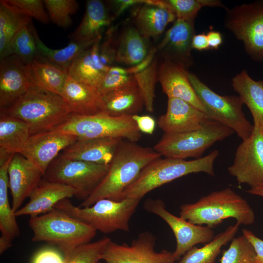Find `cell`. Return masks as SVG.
<instances>
[{"label": "cell", "mask_w": 263, "mask_h": 263, "mask_svg": "<svg viewBox=\"0 0 263 263\" xmlns=\"http://www.w3.org/2000/svg\"><path fill=\"white\" fill-rule=\"evenodd\" d=\"M161 156L153 149L122 139L106 176L94 192L79 207H89L102 199L116 201L122 200L123 191L134 182L142 169Z\"/></svg>", "instance_id": "obj_1"}, {"label": "cell", "mask_w": 263, "mask_h": 263, "mask_svg": "<svg viewBox=\"0 0 263 263\" xmlns=\"http://www.w3.org/2000/svg\"><path fill=\"white\" fill-rule=\"evenodd\" d=\"M180 217L197 225L213 228L227 218H234L239 225H250L255 214L247 202L227 188L213 191L197 202L180 207Z\"/></svg>", "instance_id": "obj_2"}, {"label": "cell", "mask_w": 263, "mask_h": 263, "mask_svg": "<svg viewBox=\"0 0 263 263\" xmlns=\"http://www.w3.org/2000/svg\"><path fill=\"white\" fill-rule=\"evenodd\" d=\"M0 112L25 121L31 135L55 130L65 123L71 114L61 95L34 85Z\"/></svg>", "instance_id": "obj_3"}, {"label": "cell", "mask_w": 263, "mask_h": 263, "mask_svg": "<svg viewBox=\"0 0 263 263\" xmlns=\"http://www.w3.org/2000/svg\"><path fill=\"white\" fill-rule=\"evenodd\" d=\"M219 152L191 160L161 157L153 160L141 170L136 179L123 191L122 199H142L154 189L189 174L204 172L214 176V163Z\"/></svg>", "instance_id": "obj_4"}, {"label": "cell", "mask_w": 263, "mask_h": 263, "mask_svg": "<svg viewBox=\"0 0 263 263\" xmlns=\"http://www.w3.org/2000/svg\"><path fill=\"white\" fill-rule=\"evenodd\" d=\"M32 241L56 246L66 255L75 247L89 242L96 230L90 225L56 208L29 220Z\"/></svg>", "instance_id": "obj_5"}, {"label": "cell", "mask_w": 263, "mask_h": 263, "mask_svg": "<svg viewBox=\"0 0 263 263\" xmlns=\"http://www.w3.org/2000/svg\"><path fill=\"white\" fill-rule=\"evenodd\" d=\"M141 200L127 198L116 201L102 199L91 206L80 207L65 199L55 207L90 225L96 231L109 234L116 230L129 231L130 220Z\"/></svg>", "instance_id": "obj_6"}, {"label": "cell", "mask_w": 263, "mask_h": 263, "mask_svg": "<svg viewBox=\"0 0 263 263\" xmlns=\"http://www.w3.org/2000/svg\"><path fill=\"white\" fill-rule=\"evenodd\" d=\"M234 133L228 127L208 119L198 129L179 133H164L153 149L165 157L198 159L216 142Z\"/></svg>", "instance_id": "obj_7"}, {"label": "cell", "mask_w": 263, "mask_h": 263, "mask_svg": "<svg viewBox=\"0 0 263 263\" xmlns=\"http://www.w3.org/2000/svg\"><path fill=\"white\" fill-rule=\"evenodd\" d=\"M53 131L78 139L114 137L136 142L141 137L132 116H114L102 112L87 115L71 114L65 123Z\"/></svg>", "instance_id": "obj_8"}, {"label": "cell", "mask_w": 263, "mask_h": 263, "mask_svg": "<svg viewBox=\"0 0 263 263\" xmlns=\"http://www.w3.org/2000/svg\"><path fill=\"white\" fill-rule=\"evenodd\" d=\"M188 78L203 104L208 119L217 121L232 130L242 140L250 136L252 125L243 111L244 103L238 95H221L210 89L195 74L188 72Z\"/></svg>", "instance_id": "obj_9"}, {"label": "cell", "mask_w": 263, "mask_h": 263, "mask_svg": "<svg viewBox=\"0 0 263 263\" xmlns=\"http://www.w3.org/2000/svg\"><path fill=\"white\" fill-rule=\"evenodd\" d=\"M109 166L72 160L60 155L50 165L43 178L74 188L76 191L75 197L84 201L101 183Z\"/></svg>", "instance_id": "obj_10"}, {"label": "cell", "mask_w": 263, "mask_h": 263, "mask_svg": "<svg viewBox=\"0 0 263 263\" xmlns=\"http://www.w3.org/2000/svg\"><path fill=\"white\" fill-rule=\"evenodd\" d=\"M225 26L242 41L246 53L256 62L263 61V0L226 8Z\"/></svg>", "instance_id": "obj_11"}, {"label": "cell", "mask_w": 263, "mask_h": 263, "mask_svg": "<svg viewBox=\"0 0 263 263\" xmlns=\"http://www.w3.org/2000/svg\"><path fill=\"white\" fill-rule=\"evenodd\" d=\"M144 209L162 219L170 227L175 237L176 246L173 252L175 261H178L188 251L198 244H207L214 237V232L207 226L192 224L169 212L160 199H147Z\"/></svg>", "instance_id": "obj_12"}, {"label": "cell", "mask_w": 263, "mask_h": 263, "mask_svg": "<svg viewBox=\"0 0 263 263\" xmlns=\"http://www.w3.org/2000/svg\"><path fill=\"white\" fill-rule=\"evenodd\" d=\"M156 238L149 231L139 234L130 244H119L111 240L101 257L106 263H174L173 252L155 250Z\"/></svg>", "instance_id": "obj_13"}, {"label": "cell", "mask_w": 263, "mask_h": 263, "mask_svg": "<svg viewBox=\"0 0 263 263\" xmlns=\"http://www.w3.org/2000/svg\"><path fill=\"white\" fill-rule=\"evenodd\" d=\"M242 141L227 171L239 184L263 186V132L254 127L250 136Z\"/></svg>", "instance_id": "obj_14"}, {"label": "cell", "mask_w": 263, "mask_h": 263, "mask_svg": "<svg viewBox=\"0 0 263 263\" xmlns=\"http://www.w3.org/2000/svg\"><path fill=\"white\" fill-rule=\"evenodd\" d=\"M74 135L51 131L31 135L20 153L37 167L43 176L59 152L78 139Z\"/></svg>", "instance_id": "obj_15"}, {"label": "cell", "mask_w": 263, "mask_h": 263, "mask_svg": "<svg viewBox=\"0 0 263 263\" xmlns=\"http://www.w3.org/2000/svg\"><path fill=\"white\" fill-rule=\"evenodd\" d=\"M9 188L12 196V207L15 212L43 178L40 169L20 153L12 156L8 168Z\"/></svg>", "instance_id": "obj_16"}, {"label": "cell", "mask_w": 263, "mask_h": 263, "mask_svg": "<svg viewBox=\"0 0 263 263\" xmlns=\"http://www.w3.org/2000/svg\"><path fill=\"white\" fill-rule=\"evenodd\" d=\"M194 35V21L176 19L166 32L157 50L164 60L187 69L193 64L191 42Z\"/></svg>", "instance_id": "obj_17"}, {"label": "cell", "mask_w": 263, "mask_h": 263, "mask_svg": "<svg viewBox=\"0 0 263 263\" xmlns=\"http://www.w3.org/2000/svg\"><path fill=\"white\" fill-rule=\"evenodd\" d=\"M26 65L14 54L0 61V111L13 104L31 86Z\"/></svg>", "instance_id": "obj_18"}, {"label": "cell", "mask_w": 263, "mask_h": 263, "mask_svg": "<svg viewBox=\"0 0 263 263\" xmlns=\"http://www.w3.org/2000/svg\"><path fill=\"white\" fill-rule=\"evenodd\" d=\"M208 119L206 114L189 103L176 98H168L166 113L158 120L165 133L174 134L199 129Z\"/></svg>", "instance_id": "obj_19"}, {"label": "cell", "mask_w": 263, "mask_h": 263, "mask_svg": "<svg viewBox=\"0 0 263 263\" xmlns=\"http://www.w3.org/2000/svg\"><path fill=\"white\" fill-rule=\"evenodd\" d=\"M188 74L184 67L163 60L158 66L157 79L168 98L183 100L205 113L204 106L190 82Z\"/></svg>", "instance_id": "obj_20"}, {"label": "cell", "mask_w": 263, "mask_h": 263, "mask_svg": "<svg viewBox=\"0 0 263 263\" xmlns=\"http://www.w3.org/2000/svg\"><path fill=\"white\" fill-rule=\"evenodd\" d=\"M75 190L68 186L42 180L29 196V202L15 212L16 217H35L55 208L61 201L75 196Z\"/></svg>", "instance_id": "obj_21"}, {"label": "cell", "mask_w": 263, "mask_h": 263, "mask_svg": "<svg viewBox=\"0 0 263 263\" xmlns=\"http://www.w3.org/2000/svg\"><path fill=\"white\" fill-rule=\"evenodd\" d=\"M122 139L114 137L78 139L65 148L61 156L72 160L110 165Z\"/></svg>", "instance_id": "obj_22"}, {"label": "cell", "mask_w": 263, "mask_h": 263, "mask_svg": "<svg viewBox=\"0 0 263 263\" xmlns=\"http://www.w3.org/2000/svg\"><path fill=\"white\" fill-rule=\"evenodd\" d=\"M100 96V112L112 116L137 114L145 107L143 97L135 79Z\"/></svg>", "instance_id": "obj_23"}, {"label": "cell", "mask_w": 263, "mask_h": 263, "mask_svg": "<svg viewBox=\"0 0 263 263\" xmlns=\"http://www.w3.org/2000/svg\"><path fill=\"white\" fill-rule=\"evenodd\" d=\"M114 19L102 1L88 0L81 22L70 38L72 41L94 43Z\"/></svg>", "instance_id": "obj_24"}, {"label": "cell", "mask_w": 263, "mask_h": 263, "mask_svg": "<svg viewBox=\"0 0 263 263\" xmlns=\"http://www.w3.org/2000/svg\"><path fill=\"white\" fill-rule=\"evenodd\" d=\"M61 96L71 114L87 115L100 111L101 96L96 90L68 75Z\"/></svg>", "instance_id": "obj_25"}, {"label": "cell", "mask_w": 263, "mask_h": 263, "mask_svg": "<svg viewBox=\"0 0 263 263\" xmlns=\"http://www.w3.org/2000/svg\"><path fill=\"white\" fill-rule=\"evenodd\" d=\"M102 38L82 52L73 62L68 75L95 90L109 68L101 63L99 51Z\"/></svg>", "instance_id": "obj_26"}, {"label": "cell", "mask_w": 263, "mask_h": 263, "mask_svg": "<svg viewBox=\"0 0 263 263\" xmlns=\"http://www.w3.org/2000/svg\"><path fill=\"white\" fill-rule=\"evenodd\" d=\"M159 1L158 6L152 4V0H148L147 4L140 5L134 13L136 28L146 39L160 35L167 25L176 19L173 12L165 6L163 0Z\"/></svg>", "instance_id": "obj_27"}, {"label": "cell", "mask_w": 263, "mask_h": 263, "mask_svg": "<svg viewBox=\"0 0 263 263\" xmlns=\"http://www.w3.org/2000/svg\"><path fill=\"white\" fill-rule=\"evenodd\" d=\"M231 85L250 110L254 127L263 132V81L254 80L244 70L232 78Z\"/></svg>", "instance_id": "obj_28"}, {"label": "cell", "mask_w": 263, "mask_h": 263, "mask_svg": "<svg viewBox=\"0 0 263 263\" xmlns=\"http://www.w3.org/2000/svg\"><path fill=\"white\" fill-rule=\"evenodd\" d=\"M26 66L32 85L61 96L68 76L67 70L42 60H34Z\"/></svg>", "instance_id": "obj_29"}, {"label": "cell", "mask_w": 263, "mask_h": 263, "mask_svg": "<svg viewBox=\"0 0 263 263\" xmlns=\"http://www.w3.org/2000/svg\"><path fill=\"white\" fill-rule=\"evenodd\" d=\"M31 135L25 121L0 112V149L11 154L20 153Z\"/></svg>", "instance_id": "obj_30"}, {"label": "cell", "mask_w": 263, "mask_h": 263, "mask_svg": "<svg viewBox=\"0 0 263 263\" xmlns=\"http://www.w3.org/2000/svg\"><path fill=\"white\" fill-rule=\"evenodd\" d=\"M146 40L137 28L125 29L116 45L115 62L131 66L138 64L149 52Z\"/></svg>", "instance_id": "obj_31"}, {"label": "cell", "mask_w": 263, "mask_h": 263, "mask_svg": "<svg viewBox=\"0 0 263 263\" xmlns=\"http://www.w3.org/2000/svg\"><path fill=\"white\" fill-rule=\"evenodd\" d=\"M30 27L35 38L39 55V60L57 65L67 71L74 60L94 43L72 41L67 46L60 49H52L45 45L39 38L32 20Z\"/></svg>", "instance_id": "obj_32"}, {"label": "cell", "mask_w": 263, "mask_h": 263, "mask_svg": "<svg viewBox=\"0 0 263 263\" xmlns=\"http://www.w3.org/2000/svg\"><path fill=\"white\" fill-rule=\"evenodd\" d=\"M239 225L236 223L234 225L229 226L201 248L193 247L183 255L178 263H214L222 247L234 238Z\"/></svg>", "instance_id": "obj_33"}, {"label": "cell", "mask_w": 263, "mask_h": 263, "mask_svg": "<svg viewBox=\"0 0 263 263\" xmlns=\"http://www.w3.org/2000/svg\"><path fill=\"white\" fill-rule=\"evenodd\" d=\"M31 18L15 12L0 2V60L12 55L11 43L18 32Z\"/></svg>", "instance_id": "obj_34"}, {"label": "cell", "mask_w": 263, "mask_h": 263, "mask_svg": "<svg viewBox=\"0 0 263 263\" xmlns=\"http://www.w3.org/2000/svg\"><path fill=\"white\" fill-rule=\"evenodd\" d=\"M12 157L0 165V230L1 236L13 240L19 235L20 231L8 195V168Z\"/></svg>", "instance_id": "obj_35"}, {"label": "cell", "mask_w": 263, "mask_h": 263, "mask_svg": "<svg viewBox=\"0 0 263 263\" xmlns=\"http://www.w3.org/2000/svg\"><path fill=\"white\" fill-rule=\"evenodd\" d=\"M30 22L18 32L11 43L12 54L18 56L26 65L40 59Z\"/></svg>", "instance_id": "obj_36"}, {"label": "cell", "mask_w": 263, "mask_h": 263, "mask_svg": "<svg viewBox=\"0 0 263 263\" xmlns=\"http://www.w3.org/2000/svg\"><path fill=\"white\" fill-rule=\"evenodd\" d=\"M110 240L108 237H104L81 244L64 255V263H98Z\"/></svg>", "instance_id": "obj_37"}, {"label": "cell", "mask_w": 263, "mask_h": 263, "mask_svg": "<svg viewBox=\"0 0 263 263\" xmlns=\"http://www.w3.org/2000/svg\"><path fill=\"white\" fill-rule=\"evenodd\" d=\"M165 5L175 14L176 19L194 21L199 11L204 7H219L226 9L218 0H164Z\"/></svg>", "instance_id": "obj_38"}, {"label": "cell", "mask_w": 263, "mask_h": 263, "mask_svg": "<svg viewBox=\"0 0 263 263\" xmlns=\"http://www.w3.org/2000/svg\"><path fill=\"white\" fill-rule=\"evenodd\" d=\"M158 69L157 60L154 59L148 68L133 75L143 97L145 109L150 113L154 110Z\"/></svg>", "instance_id": "obj_39"}, {"label": "cell", "mask_w": 263, "mask_h": 263, "mask_svg": "<svg viewBox=\"0 0 263 263\" xmlns=\"http://www.w3.org/2000/svg\"><path fill=\"white\" fill-rule=\"evenodd\" d=\"M50 20L59 27L66 28L72 23L71 16L76 13L79 8L75 0H43Z\"/></svg>", "instance_id": "obj_40"}, {"label": "cell", "mask_w": 263, "mask_h": 263, "mask_svg": "<svg viewBox=\"0 0 263 263\" xmlns=\"http://www.w3.org/2000/svg\"><path fill=\"white\" fill-rule=\"evenodd\" d=\"M256 253L250 242L243 235L234 238L224 251L221 263H254Z\"/></svg>", "instance_id": "obj_41"}, {"label": "cell", "mask_w": 263, "mask_h": 263, "mask_svg": "<svg viewBox=\"0 0 263 263\" xmlns=\"http://www.w3.org/2000/svg\"><path fill=\"white\" fill-rule=\"evenodd\" d=\"M12 11L19 14L32 18L47 24L50 19L43 0H1Z\"/></svg>", "instance_id": "obj_42"}, {"label": "cell", "mask_w": 263, "mask_h": 263, "mask_svg": "<svg viewBox=\"0 0 263 263\" xmlns=\"http://www.w3.org/2000/svg\"><path fill=\"white\" fill-rule=\"evenodd\" d=\"M134 79L133 75H120L107 71L103 76L96 90L101 96L127 85Z\"/></svg>", "instance_id": "obj_43"}, {"label": "cell", "mask_w": 263, "mask_h": 263, "mask_svg": "<svg viewBox=\"0 0 263 263\" xmlns=\"http://www.w3.org/2000/svg\"><path fill=\"white\" fill-rule=\"evenodd\" d=\"M115 28L111 27L105 33L100 43L99 56L101 63L106 68L112 66L115 61L116 47L114 40Z\"/></svg>", "instance_id": "obj_44"}, {"label": "cell", "mask_w": 263, "mask_h": 263, "mask_svg": "<svg viewBox=\"0 0 263 263\" xmlns=\"http://www.w3.org/2000/svg\"><path fill=\"white\" fill-rule=\"evenodd\" d=\"M32 263H64V258L56 250L47 248L36 254Z\"/></svg>", "instance_id": "obj_45"}, {"label": "cell", "mask_w": 263, "mask_h": 263, "mask_svg": "<svg viewBox=\"0 0 263 263\" xmlns=\"http://www.w3.org/2000/svg\"><path fill=\"white\" fill-rule=\"evenodd\" d=\"M242 233L254 249L256 253L254 263H263V240L247 229L244 228Z\"/></svg>", "instance_id": "obj_46"}, {"label": "cell", "mask_w": 263, "mask_h": 263, "mask_svg": "<svg viewBox=\"0 0 263 263\" xmlns=\"http://www.w3.org/2000/svg\"><path fill=\"white\" fill-rule=\"evenodd\" d=\"M136 125L140 132L148 134H152L155 128V121L150 115H132Z\"/></svg>", "instance_id": "obj_47"}, {"label": "cell", "mask_w": 263, "mask_h": 263, "mask_svg": "<svg viewBox=\"0 0 263 263\" xmlns=\"http://www.w3.org/2000/svg\"><path fill=\"white\" fill-rule=\"evenodd\" d=\"M147 0H115L109 2L113 7L114 19L120 16L126 10L135 5L146 4Z\"/></svg>", "instance_id": "obj_48"}, {"label": "cell", "mask_w": 263, "mask_h": 263, "mask_svg": "<svg viewBox=\"0 0 263 263\" xmlns=\"http://www.w3.org/2000/svg\"><path fill=\"white\" fill-rule=\"evenodd\" d=\"M157 51V48H153L149 50L145 58L138 64L126 68L128 75H134L148 68L154 59L155 55Z\"/></svg>", "instance_id": "obj_49"}, {"label": "cell", "mask_w": 263, "mask_h": 263, "mask_svg": "<svg viewBox=\"0 0 263 263\" xmlns=\"http://www.w3.org/2000/svg\"><path fill=\"white\" fill-rule=\"evenodd\" d=\"M191 46L192 49L198 51L209 49L207 34L204 33L195 34L192 38Z\"/></svg>", "instance_id": "obj_50"}, {"label": "cell", "mask_w": 263, "mask_h": 263, "mask_svg": "<svg viewBox=\"0 0 263 263\" xmlns=\"http://www.w3.org/2000/svg\"><path fill=\"white\" fill-rule=\"evenodd\" d=\"M207 36L210 49H217L222 44V36L219 32L214 30L209 31L207 34Z\"/></svg>", "instance_id": "obj_51"}, {"label": "cell", "mask_w": 263, "mask_h": 263, "mask_svg": "<svg viewBox=\"0 0 263 263\" xmlns=\"http://www.w3.org/2000/svg\"><path fill=\"white\" fill-rule=\"evenodd\" d=\"M12 240L11 239L1 236L0 237V253H3L5 251L8 249L12 245Z\"/></svg>", "instance_id": "obj_52"}, {"label": "cell", "mask_w": 263, "mask_h": 263, "mask_svg": "<svg viewBox=\"0 0 263 263\" xmlns=\"http://www.w3.org/2000/svg\"><path fill=\"white\" fill-rule=\"evenodd\" d=\"M249 193L263 197V186L250 188L247 190Z\"/></svg>", "instance_id": "obj_53"}, {"label": "cell", "mask_w": 263, "mask_h": 263, "mask_svg": "<svg viewBox=\"0 0 263 263\" xmlns=\"http://www.w3.org/2000/svg\"><path fill=\"white\" fill-rule=\"evenodd\" d=\"M98 263H102L98 262Z\"/></svg>", "instance_id": "obj_54"}]
</instances>
